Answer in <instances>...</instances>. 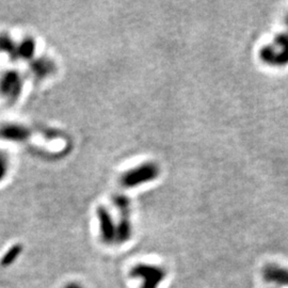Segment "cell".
<instances>
[{
  "instance_id": "6da1fadb",
  "label": "cell",
  "mask_w": 288,
  "mask_h": 288,
  "mask_svg": "<svg viewBox=\"0 0 288 288\" xmlns=\"http://www.w3.org/2000/svg\"><path fill=\"white\" fill-rule=\"evenodd\" d=\"M287 29L285 32L276 37L271 44L261 50L263 62L271 66H284L288 64V15L285 20Z\"/></svg>"
},
{
  "instance_id": "7a4b0ae2",
  "label": "cell",
  "mask_w": 288,
  "mask_h": 288,
  "mask_svg": "<svg viewBox=\"0 0 288 288\" xmlns=\"http://www.w3.org/2000/svg\"><path fill=\"white\" fill-rule=\"evenodd\" d=\"M134 278H142L144 283L142 288H157L160 282L165 279V273L161 268L151 265H139L131 272Z\"/></svg>"
},
{
  "instance_id": "3957f363",
  "label": "cell",
  "mask_w": 288,
  "mask_h": 288,
  "mask_svg": "<svg viewBox=\"0 0 288 288\" xmlns=\"http://www.w3.org/2000/svg\"><path fill=\"white\" fill-rule=\"evenodd\" d=\"M263 278L266 283L276 288L288 287V268L276 264L266 265L263 269Z\"/></svg>"
},
{
  "instance_id": "277c9868",
  "label": "cell",
  "mask_w": 288,
  "mask_h": 288,
  "mask_svg": "<svg viewBox=\"0 0 288 288\" xmlns=\"http://www.w3.org/2000/svg\"><path fill=\"white\" fill-rule=\"evenodd\" d=\"M157 175V170L154 165H143L139 169L129 172L124 177V184L127 186H134L145 181H149Z\"/></svg>"
},
{
  "instance_id": "5b68a950",
  "label": "cell",
  "mask_w": 288,
  "mask_h": 288,
  "mask_svg": "<svg viewBox=\"0 0 288 288\" xmlns=\"http://www.w3.org/2000/svg\"><path fill=\"white\" fill-rule=\"evenodd\" d=\"M100 219H101V227L103 237L106 241L113 240L115 235V230L113 227V223L111 221V218L109 216L108 211L106 209H100Z\"/></svg>"
},
{
  "instance_id": "8992f818",
  "label": "cell",
  "mask_w": 288,
  "mask_h": 288,
  "mask_svg": "<svg viewBox=\"0 0 288 288\" xmlns=\"http://www.w3.org/2000/svg\"><path fill=\"white\" fill-rule=\"evenodd\" d=\"M21 249H22L21 246H15L12 247V249H10L1 261V264L3 265V266H9L10 264H12L17 258V256L21 254Z\"/></svg>"
},
{
  "instance_id": "52a82bcc",
  "label": "cell",
  "mask_w": 288,
  "mask_h": 288,
  "mask_svg": "<svg viewBox=\"0 0 288 288\" xmlns=\"http://www.w3.org/2000/svg\"><path fill=\"white\" fill-rule=\"evenodd\" d=\"M65 288H82V287L78 284H70V285H67Z\"/></svg>"
}]
</instances>
